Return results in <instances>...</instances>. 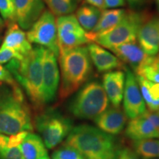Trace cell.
Segmentation results:
<instances>
[{"mask_svg":"<svg viewBox=\"0 0 159 159\" xmlns=\"http://www.w3.org/2000/svg\"><path fill=\"white\" fill-rule=\"evenodd\" d=\"M42 52L43 47L37 46L22 60L13 59L5 66L36 110H41L46 105L43 93Z\"/></svg>","mask_w":159,"mask_h":159,"instance_id":"1","label":"cell"},{"mask_svg":"<svg viewBox=\"0 0 159 159\" xmlns=\"http://www.w3.org/2000/svg\"><path fill=\"white\" fill-rule=\"evenodd\" d=\"M61 85L59 98H68L89 80L93 71L87 47L81 46L59 52Z\"/></svg>","mask_w":159,"mask_h":159,"instance_id":"2","label":"cell"},{"mask_svg":"<svg viewBox=\"0 0 159 159\" xmlns=\"http://www.w3.org/2000/svg\"><path fill=\"white\" fill-rule=\"evenodd\" d=\"M33 130L30 111L21 86L0 85V134L14 135Z\"/></svg>","mask_w":159,"mask_h":159,"instance_id":"3","label":"cell"},{"mask_svg":"<svg viewBox=\"0 0 159 159\" xmlns=\"http://www.w3.org/2000/svg\"><path fill=\"white\" fill-rule=\"evenodd\" d=\"M64 144L76 149L86 158L103 156L116 150L114 137L89 125L74 127Z\"/></svg>","mask_w":159,"mask_h":159,"instance_id":"4","label":"cell"},{"mask_svg":"<svg viewBox=\"0 0 159 159\" xmlns=\"http://www.w3.org/2000/svg\"><path fill=\"white\" fill-rule=\"evenodd\" d=\"M109 107V99L98 81L85 83L77 93L69 110L77 118L94 119Z\"/></svg>","mask_w":159,"mask_h":159,"instance_id":"5","label":"cell"},{"mask_svg":"<svg viewBox=\"0 0 159 159\" xmlns=\"http://www.w3.org/2000/svg\"><path fill=\"white\" fill-rule=\"evenodd\" d=\"M148 17L146 13L136 10L126 11L116 25L109 30L93 37L90 41L109 49L122 43L136 41L139 29Z\"/></svg>","mask_w":159,"mask_h":159,"instance_id":"6","label":"cell"},{"mask_svg":"<svg viewBox=\"0 0 159 159\" xmlns=\"http://www.w3.org/2000/svg\"><path fill=\"white\" fill-rule=\"evenodd\" d=\"M35 125L48 149H53L61 144L73 128L70 119L52 109L38 114L35 118Z\"/></svg>","mask_w":159,"mask_h":159,"instance_id":"7","label":"cell"},{"mask_svg":"<svg viewBox=\"0 0 159 159\" xmlns=\"http://www.w3.org/2000/svg\"><path fill=\"white\" fill-rule=\"evenodd\" d=\"M26 34L31 43L49 49L58 58L56 19L49 10H45Z\"/></svg>","mask_w":159,"mask_h":159,"instance_id":"8","label":"cell"},{"mask_svg":"<svg viewBox=\"0 0 159 159\" xmlns=\"http://www.w3.org/2000/svg\"><path fill=\"white\" fill-rule=\"evenodd\" d=\"M56 27L59 52L84 46L89 42L87 32L80 25L75 14L57 17Z\"/></svg>","mask_w":159,"mask_h":159,"instance_id":"9","label":"cell"},{"mask_svg":"<svg viewBox=\"0 0 159 159\" xmlns=\"http://www.w3.org/2000/svg\"><path fill=\"white\" fill-rule=\"evenodd\" d=\"M125 70L126 74L122 99L123 108L127 117L131 119L142 116L147 108L139 89L136 75L126 66Z\"/></svg>","mask_w":159,"mask_h":159,"instance_id":"10","label":"cell"},{"mask_svg":"<svg viewBox=\"0 0 159 159\" xmlns=\"http://www.w3.org/2000/svg\"><path fill=\"white\" fill-rule=\"evenodd\" d=\"M41 65L43 99L45 104H47L55 100L58 90L60 72L57 57L49 49L43 47Z\"/></svg>","mask_w":159,"mask_h":159,"instance_id":"11","label":"cell"},{"mask_svg":"<svg viewBox=\"0 0 159 159\" xmlns=\"http://www.w3.org/2000/svg\"><path fill=\"white\" fill-rule=\"evenodd\" d=\"M137 42L149 56H156L159 52V16H148L141 26Z\"/></svg>","mask_w":159,"mask_h":159,"instance_id":"12","label":"cell"},{"mask_svg":"<svg viewBox=\"0 0 159 159\" xmlns=\"http://www.w3.org/2000/svg\"><path fill=\"white\" fill-rule=\"evenodd\" d=\"M16 21L23 30H28L45 11L44 0H13Z\"/></svg>","mask_w":159,"mask_h":159,"instance_id":"13","label":"cell"},{"mask_svg":"<svg viewBox=\"0 0 159 159\" xmlns=\"http://www.w3.org/2000/svg\"><path fill=\"white\" fill-rule=\"evenodd\" d=\"M123 63L128 64L134 72L141 68L149 58L138 42L130 41L109 49Z\"/></svg>","mask_w":159,"mask_h":159,"instance_id":"14","label":"cell"},{"mask_svg":"<svg viewBox=\"0 0 159 159\" xmlns=\"http://www.w3.org/2000/svg\"><path fill=\"white\" fill-rule=\"evenodd\" d=\"M92 64L99 72H108L115 69H125V66L116 55L102 46L90 43L87 46Z\"/></svg>","mask_w":159,"mask_h":159,"instance_id":"15","label":"cell"},{"mask_svg":"<svg viewBox=\"0 0 159 159\" xmlns=\"http://www.w3.org/2000/svg\"><path fill=\"white\" fill-rule=\"evenodd\" d=\"M97 128L111 136L119 134L124 130L127 116L119 108H108L94 119Z\"/></svg>","mask_w":159,"mask_h":159,"instance_id":"16","label":"cell"},{"mask_svg":"<svg viewBox=\"0 0 159 159\" xmlns=\"http://www.w3.org/2000/svg\"><path fill=\"white\" fill-rule=\"evenodd\" d=\"M125 83V74L121 69L108 71L103 75L102 87L109 102L115 108H119L122 102Z\"/></svg>","mask_w":159,"mask_h":159,"instance_id":"17","label":"cell"},{"mask_svg":"<svg viewBox=\"0 0 159 159\" xmlns=\"http://www.w3.org/2000/svg\"><path fill=\"white\" fill-rule=\"evenodd\" d=\"M0 47H8L16 52L23 57L28 55L33 47L24 32L16 22L8 25L3 42Z\"/></svg>","mask_w":159,"mask_h":159,"instance_id":"18","label":"cell"},{"mask_svg":"<svg viewBox=\"0 0 159 159\" xmlns=\"http://www.w3.org/2000/svg\"><path fill=\"white\" fill-rule=\"evenodd\" d=\"M125 134L134 142L148 139H159V131L143 116L130 119L125 129Z\"/></svg>","mask_w":159,"mask_h":159,"instance_id":"19","label":"cell"},{"mask_svg":"<svg viewBox=\"0 0 159 159\" xmlns=\"http://www.w3.org/2000/svg\"><path fill=\"white\" fill-rule=\"evenodd\" d=\"M18 148L25 159H49L47 147L42 139L37 134L28 133Z\"/></svg>","mask_w":159,"mask_h":159,"instance_id":"20","label":"cell"},{"mask_svg":"<svg viewBox=\"0 0 159 159\" xmlns=\"http://www.w3.org/2000/svg\"><path fill=\"white\" fill-rule=\"evenodd\" d=\"M126 11V10L123 8L103 10L94 28L89 33H87L89 41L93 37L113 28L122 19Z\"/></svg>","mask_w":159,"mask_h":159,"instance_id":"21","label":"cell"},{"mask_svg":"<svg viewBox=\"0 0 159 159\" xmlns=\"http://www.w3.org/2000/svg\"><path fill=\"white\" fill-rule=\"evenodd\" d=\"M141 93L146 106L151 111H159V83L152 82L139 75H136Z\"/></svg>","mask_w":159,"mask_h":159,"instance_id":"22","label":"cell"},{"mask_svg":"<svg viewBox=\"0 0 159 159\" xmlns=\"http://www.w3.org/2000/svg\"><path fill=\"white\" fill-rule=\"evenodd\" d=\"M102 11L89 5H83L77 10L76 18L85 31L89 33L98 22Z\"/></svg>","mask_w":159,"mask_h":159,"instance_id":"23","label":"cell"},{"mask_svg":"<svg viewBox=\"0 0 159 159\" xmlns=\"http://www.w3.org/2000/svg\"><path fill=\"white\" fill-rule=\"evenodd\" d=\"M134 151L142 158H159V139L135 141Z\"/></svg>","mask_w":159,"mask_h":159,"instance_id":"24","label":"cell"},{"mask_svg":"<svg viewBox=\"0 0 159 159\" xmlns=\"http://www.w3.org/2000/svg\"><path fill=\"white\" fill-rule=\"evenodd\" d=\"M49 11L56 16L72 14L77 10V0H44Z\"/></svg>","mask_w":159,"mask_h":159,"instance_id":"25","label":"cell"},{"mask_svg":"<svg viewBox=\"0 0 159 159\" xmlns=\"http://www.w3.org/2000/svg\"><path fill=\"white\" fill-rule=\"evenodd\" d=\"M152 82L159 83V59L156 56H150L146 63L134 73Z\"/></svg>","mask_w":159,"mask_h":159,"instance_id":"26","label":"cell"},{"mask_svg":"<svg viewBox=\"0 0 159 159\" xmlns=\"http://www.w3.org/2000/svg\"><path fill=\"white\" fill-rule=\"evenodd\" d=\"M52 159H86L82 153L72 147L63 144L52 154Z\"/></svg>","mask_w":159,"mask_h":159,"instance_id":"27","label":"cell"},{"mask_svg":"<svg viewBox=\"0 0 159 159\" xmlns=\"http://www.w3.org/2000/svg\"><path fill=\"white\" fill-rule=\"evenodd\" d=\"M0 14L3 21L8 24V25L16 22L13 0H0Z\"/></svg>","mask_w":159,"mask_h":159,"instance_id":"28","label":"cell"},{"mask_svg":"<svg viewBox=\"0 0 159 159\" xmlns=\"http://www.w3.org/2000/svg\"><path fill=\"white\" fill-rule=\"evenodd\" d=\"M24 57L8 47H0V64L8 63L13 59L22 60Z\"/></svg>","mask_w":159,"mask_h":159,"instance_id":"29","label":"cell"},{"mask_svg":"<svg viewBox=\"0 0 159 159\" xmlns=\"http://www.w3.org/2000/svg\"><path fill=\"white\" fill-rule=\"evenodd\" d=\"M0 159H25L19 148H6L0 149Z\"/></svg>","mask_w":159,"mask_h":159,"instance_id":"30","label":"cell"},{"mask_svg":"<svg viewBox=\"0 0 159 159\" xmlns=\"http://www.w3.org/2000/svg\"><path fill=\"white\" fill-rule=\"evenodd\" d=\"M0 83H2L4 84L8 85L12 87L19 85L16 80L13 78L11 73L2 64H0Z\"/></svg>","mask_w":159,"mask_h":159,"instance_id":"31","label":"cell"},{"mask_svg":"<svg viewBox=\"0 0 159 159\" xmlns=\"http://www.w3.org/2000/svg\"><path fill=\"white\" fill-rule=\"evenodd\" d=\"M28 134V131H21V132L18 133L14 135H11L9 137V141H8V148H16L19 147V144H21V143L26 136Z\"/></svg>","mask_w":159,"mask_h":159,"instance_id":"32","label":"cell"},{"mask_svg":"<svg viewBox=\"0 0 159 159\" xmlns=\"http://www.w3.org/2000/svg\"><path fill=\"white\" fill-rule=\"evenodd\" d=\"M117 159H139V158L134 150L125 148L117 150Z\"/></svg>","mask_w":159,"mask_h":159,"instance_id":"33","label":"cell"},{"mask_svg":"<svg viewBox=\"0 0 159 159\" xmlns=\"http://www.w3.org/2000/svg\"><path fill=\"white\" fill-rule=\"evenodd\" d=\"M142 116L148 119L156 128L159 131V111H151L146 110Z\"/></svg>","mask_w":159,"mask_h":159,"instance_id":"34","label":"cell"},{"mask_svg":"<svg viewBox=\"0 0 159 159\" xmlns=\"http://www.w3.org/2000/svg\"><path fill=\"white\" fill-rule=\"evenodd\" d=\"M105 9L120 8L125 5V0H104Z\"/></svg>","mask_w":159,"mask_h":159,"instance_id":"35","label":"cell"},{"mask_svg":"<svg viewBox=\"0 0 159 159\" xmlns=\"http://www.w3.org/2000/svg\"><path fill=\"white\" fill-rule=\"evenodd\" d=\"M85 5H89L103 11L105 10L104 0H84Z\"/></svg>","mask_w":159,"mask_h":159,"instance_id":"36","label":"cell"},{"mask_svg":"<svg viewBox=\"0 0 159 159\" xmlns=\"http://www.w3.org/2000/svg\"><path fill=\"white\" fill-rule=\"evenodd\" d=\"M127 2L129 6L133 10L140 9L142 7L146 2V0H125Z\"/></svg>","mask_w":159,"mask_h":159,"instance_id":"37","label":"cell"},{"mask_svg":"<svg viewBox=\"0 0 159 159\" xmlns=\"http://www.w3.org/2000/svg\"><path fill=\"white\" fill-rule=\"evenodd\" d=\"M86 159H117V150H115L114 151H112V152L103 155V156L94 157V158H89Z\"/></svg>","mask_w":159,"mask_h":159,"instance_id":"38","label":"cell"},{"mask_svg":"<svg viewBox=\"0 0 159 159\" xmlns=\"http://www.w3.org/2000/svg\"><path fill=\"white\" fill-rule=\"evenodd\" d=\"M8 141H9V137L6 136L5 134H0V149H3L6 148V147H8Z\"/></svg>","mask_w":159,"mask_h":159,"instance_id":"39","label":"cell"},{"mask_svg":"<svg viewBox=\"0 0 159 159\" xmlns=\"http://www.w3.org/2000/svg\"><path fill=\"white\" fill-rule=\"evenodd\" d=\"M4 24H5V21H3V19H2V17L0 16V28H2V27H3Z\"/></svg>","mask_w":159,"mask_h":159,"instance_id":"40","label":"cell"},{"mask_svg":"<svg viewBox=\"0 0 159 159\" xmlns=\"http://www.w3.org/2000/svg\"><path fill=\"white\" fill-rule=\"evenodd\" d=\"M156 3L157 8H158V11L159 12V0H156Z\"/></svg>","mask_w":159,"mask_h":159,"instance_id":"41","label":"cell"},{"mask_svg":"<svg viewBox=\"0 0 159 159\" xmlns=\"http://www.w3.org/2000/svg\"><path fill=\"white\" fill-rule=\"evenodd\" d=\"M143 159H159V158H143Z\"/></svg>","mask_w":159,"mask_h":159,"instance_id":"42","label":"cell"},{"mask_svg":"<svg viewBox=\"0 0 159 159\" xmlns=\"http://www.w3.org/2000/svg\"><path fill=\"white\" fill-rule=\"evenodd\" d=\"M80 1H82V0H77V2H80Z\"/></svg>","mask_w":159,"mask_h":159,"instance_id":"43","label":"cell"},{"mask_svg":"<svg viewBox=\"0 0 159 159\" xmlns=\"http://www.w3.org/2000/svg\"><path fill=\"white\" fill-rule=\"evenodd\" d=\"M158 59H159V56H158Z\"/></svg>","mask_w":159,"mask_h":159,"instance_id":"44","label":"cell"},{"mask_svg":"<svg viewBox=\"0 0 159 159\" xmlns=\"http://www.w3.org/2000/svg\"></svg>","mask_w":159,"mask_h":159,"instance_id":"45","label":"cell"}]
</instances>
